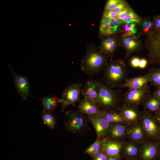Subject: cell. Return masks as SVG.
Here are the masks:
<instances>
[{
    "label": "cell",
    "mask_w": 160,
    "mask_h": 160,
    "mask_svg": "<svg viewBox=\"0 0 160 160\" xmlns=\"http://www.w3.org/2000/svg\"><path fill=\"white\" fill-rule=\"evenodd\" d=\"M109 57L100 52L95 45H89L81 60V69L87 76H92L103 70Z\"/></svg>",
    "instance_id": "1"
},
{
    "label": "cell",
    "mask_w": 160,
    "mask_h": 160,
    "mask_svg": "<svg viewBox=\"0 0 160 160\" xmlns=\"http://www.w3.org/2000/svg\"><path fill=\"white\" fill-rule=\"evenodd\" d=\"M103 71L102 81L106 86L111 88L119 87L128 78L129 72L126 64L121 59H111Z\"/></svg>",
    "instance_id": "2"
},
{
    "label": "cell",
    "mask_w": 160,
    "mask_h": 160,
    "mask_svg": "<svg viewBox=\"0 0 160 160\" xmlns=\"http://www.w3.org/2000/svg\"><path fill=\"white\" fill-rule=\"evenodd\" d=\"M97 104L100 110L103 111H118L122 103L121 88L114 89L111 88L100 80H97Z\"/></svg>",
    "instance_id": "3"
},
{
    "label": "cell",
    "mask_w": 160,
    "mask_h": 160,
    "mask_svg": "<svg viewBox=\"0 0 160 160\" xmlns=\"http://www.w3.org/2000/svg\"><path fill=\"white\" fill-rule=\"evenodd\" d=\"M87 117L78 111L68 110L65 113L64 124L66 129L73 133L84 136L90 130Z\"/></svg>",
    "instance_id": "4"
},
{
    "label": "cell",
    "mask_w": 160,
    "mask_h": 160,
    "mask_svg": "<svg viewBox=\"0 0 160 160\" xmlns=\"http://www.w3.org/2000/svg\"><path fill=\"white\" fill-rule=\"evenodd\" d=\"M139 122L146 133L147 140L160 142V124L155 115L143 109Z\"/></svg>",
    "instance_id": "5"
},
{
    "label": "cell",
    "mask_w": 160,
    "mask_h": 160,
    "mask_svg": "<svg viewBox=\"0 0 160 160\" xmlns=\"http://www.w3.org/2000/svg\"><path fill=\"white\" fill-rule=\"evenodd\" d=\"M145 42L149 62L160 65V30L150 31Z\"/></svg>",
    "instance_id": "6"
},
{
    "label": "cell",
    "mask_w": 160,
    "mask_h": 160,
    "mask_svg": "<svg viewBox=\"0 0 160 160\" xmlns=\"http://www.w3.org/2000/svg\"><path fill=\"white\" fill-rule=\"evenodd\" d=\"M151 94L150 87L137 89H129L122 95V103L138 107L143 100Z\"/></svg>",
    "instance_id": "7"
},
{
    "label": "cell",
    "mask_w": 160,
    "mask_h": 160,
    "mask_svg": "<svg viewBox=\"0 0 160 160\" xmlns=\"http://www.w3.org/2000/svg\"><path fill=\"white\" fill-rule=\"evenodd\" d=\"M82 86L81 83H73L63 90L60 102L62 112L68 105H73L76 102H79Z\"/></svg>",
    "instance_id": "8"
},
{
    "label": "cell",
    "mask_w": 160,
    "mask_h": 160,
    "mask_svg": "<svg viewBox=\"0 0 160 160\" xmlns=\"http://www.w3.org/2000/svg\"><path fill=\"white\" fill-rule=\"evenodd\" d=\"M130 125L119 123H110L105 137L111 140L123 141L127 138V132Z\"/></svg>",
    "instance_id": "9"
},
{
    "label": "cell",
    "mask_w": 160,
    "mask_h": 160,
    "mask_svg": "<svg viewBox=\"0 0 160 160\" xmlns=\"http://www.w3.org/2000/svg\"><path fill=\"white\" fill-rule=\"evenodd\" d=\"M160 142L147 140L140 145L139 159L140 160H155L158 159Z\"/></svg>",
    "instance_id": "10"
},
{
    "label": "cell",
    "mask_w": 160,
    "mask_h": 160,
    "mask_svg": "<svg viewBox=\"0 0 160 160\" xmlns=\"http://www.w3.org/2000/svg\"><path fill=\"white\" fill-rule=\"evenodd\" d=\"M92 123L96 132L97 137L105 136L110 123L107 120L101 111L98 113L87 117Z\"/></svg>",
    "instance_id": "11"
},
{
    "label": "cell",
    "mask_w": 160,
    "mask_h": 160,
    "mask_svg": "<svg viewBox=\"0 0 160 160\" xmlns=\"http://www.w3.org/2000/svg\"><path fill=\"white\" fill-rule=\"evenodd\" d=\"M13 77V83L17 91L23 100H25L30 95L31 90L27 76H20L16 73L11 69Z\"/></svg>",
    "instance_id": "12"
},
{
    "label": "cell",
    "mask_w": 160,
    "mask_h": 160,
    "mask_svg": "<svg viewBox=\"0 0 160 160\" xmlns=\"http://www.w3.org/2000/svg\"><path fill=\"white\" fill-rule=\"evenodd\" d=\"M118 111L129 125H131L139 122L141 111L138 110V107L122 103Z\"/></svg>",
    "instance_id": "13"
},
{
    "label": "cell",
    "mask_w": 160,
    "mask_h": 160,
    "mask_svg": "<svg viewBox=\"0 0 160 160\" xmlns=\"http://www.w3.org/2000/svg\"><path fill=\"white\" fill-rule=\"evenodd\" d=\"M140 148V144L128 140H125L122 146L120 156L124 159H139Z\"/></svg>",
    "instance_id": "14"
},
{
    "label": "cell",
    "mask_w": 160,
    "mask_h": 160,
    "mask_svg": "<svg viewBox=\"0 0 160 160\" xmlns=\"http://www.w3.org/2000/svg\"><path fill=\"white\" fill-rule=\"evenodd\" d=\"M104 37L101 39L98 50L102 54L112 59L118 46V39L116 36H109Z\"/></svg>",
    "instance_id": "15"
},
{
    "label": "cell",
    "mask_w": 160,
    "mask_h": 160,
    "mask_svg": "<svg viewBox=\"0 0 160 160\" xmlns=\"http://www.w3.org/2000/svg\"><path fill=\"white\" fill-rule=\"evenodd\" d=\"M127 138L140 145L148 140L146 133L139 122L130 126Z\"/></svg>",
    "instance_id": "16"
},
{
    "label": "cell",
    "mask_w": 160,
    "mask_h": 160,
    "mask_svg": "<svg viewBox=\"0 0 160 160\" xmlns=\"http://www.w3.org/2000/svg\"><path fill=\"white\" fill-rule=\"evenodd\" d=\"M150 81L149 75L145 74L143 76L129 78L124 83L120 85L119 87L121 88L128 87L129 89H137L142 88L148 85Z\"/></svg>",
    "instance_id": "17"
},
{
    "label": "cell",
    "mask_w": 160,
    "mask_h": 160,
    "mask_svg": "<svg viewBox=\"0 0 160 160\" xmlns=\"http://www.w3.org/2000/svg\"><path fill=\"white\" fill-rule=\"evenodd\" d=\"M81 94L84 97L91 100L97 104L98 97L97 80L93 79H89L81 89Z\"/></svg>",
    "instance_id": "18"
},
{
    "label": "cell",
    "mask_w": 160,
    "mask_h": 160,
    "mask_svg": "<svg viewBox=\"0 0 160 160\" xmlns=\"http://www.w3.org/2000/svg\"><path fill=\"white\" fill-rule=\"evenodd\" d=\"M79 103L77 107L78 111L87 116L95 114L101 111L96 103L87 98L80 100Z\"/></svg>",
    "instance_id": "19"
},
{
    "label": "cell",
    "mask_w": 160,
    "mask_h": 160,
    "mask_svg": "<svg viewBox=\"0 0 160 160\" xmlns=\"http://www.w3.org/2000/svg\"><path fill=\"white\" fill-rule=\"evenodd\" d=\"M104 151L109 156H120V152L124 141L109 139L105 137L103 140Z\"/></svg>",
    "instance_id": "20"
},
{
    "label": "cell",
    "mask_w": 160,
    "mask_h": 160,
    "mask_svg": "<svg viewBox=\"0 0 160 160\" xmlns=\"http://www.w3.org/2000/svg\"><path fill=\"white\" fill-rule=\"evenodd\" d=\"M122 37V41L126 51L125 58L126 59L132 53L140 50V43L137 36L132 35Z\"/></svg>",
    "instance_id": "21"
},
{
    "label": "cell",
    "mask_w": 160,
    "mask_h": 160,
    "mask_svg": "<svg viewBox=\"0 0 160 160\" xmlns=\"http://www.w3.org/2000/svg\"><path fill=\"white\" fill-rule=\"evenodd\" d=\"M142 105L144 110L152 113L160 110V99L153 93L147 97Z\"/></svg>",
    "instance_id": "22"
},
{
    "label": "cell",
    "mask_w": 160,
    "mask_h": 160,
    "mask_svg": "<svg viewBox=\"0 0 160 160\" xmlns=\"http://www.w3.org/2000/svg\"><path fill=\"white\" fill-rule=\"evenodd\" d=\"M39 99L41 102L43 109L51 112L53 111L60 104V98L54 94Z\"/></svg>",
    "instance_id": "23"
},
{
    "label": "cell",
    "mask_w": 160,
    "mask_h": 160,
    "mask_svg": "<svg viewBox=\"0 0 160 160\" xmlns=\"http://www.w3.org/2000/svg\"><path fill=\"white\" fill-rule=\"evenodd\" d=\"M104 139L97 138L95 141L84 150V153L89 155L92 158L102 151H104L103 141Z\"/></svg>",
    "instance_id": "24"
},
{
    "label": "cell",
    "mask_w": 160,
    "mask_h": 160,
    "mask_svg": "<svg viewBox=\"0 0 160 160\" xmlns=\"http://www.w3.org/2000/svg\"><path fill=\"white\" fill-rule=\"evenodd\" d=\"M102 111L105 117L110 123H122L128 125L118 111Z\"/></svg>",
    "instance_id": "25"
},
{
    "label": "cell",
    "mask_w": 160,
    "mask_h": 160,
    "mask_svg": "<svg viewBox=\"0 0 160 160\" xmlns=\"http://www.w3.org/2000/svg\"><path fill=\"white\" fill-rule=\"evenodd\" d=\"M145 74L149 76L150 83L151 86L156 87H160V68L151 67Z\"/></svg>",
    "instance_id": "26"
},
{
    "label": "cell",
    "mask_w": 160,
    "mask_h": 160,
    "mask_svg": "<svg viewBox=\"0 0 160 160\" xmlns=\"http://www.w3.org/2000/svg\"><path fill=\"white\" fill-rule=\"evenodd\" d=\"M41 119L44 123L51 129H53L56 125L55 116L50 111L43 109Z\"/></svg>",
    "instance_id": "27"
},
{
    "label": "cell",
    "mask_w": 160,
    "mask_h": 160,
    "mask_svg": "<svg viewBox=\"0 0 160 160\" xmlns=\"http://www.w3.org/2000/svg\"><path fill=\"white\" fill-rule=\"evenodd\" d=\"M140 21V18L133 11L130 9L122 22L124 23L129 22L139 23Z\"/></svg>",
    "instance_id": "28"
},
{
    "label": "cell",
    "mask_w": 160,
    "mask_h": 160,
    "mask_svg": "<svg viewBox=\"0 0 160 160\" xmlns=\"http://www.w3.org/2000/svg\"><path fill=\"white\" fill-rule=\"evenodd\" d=\"M125 33L123 36H129L133 35L137 32V28L135 23L129 22L125 23L124 27Z\"/></svg>",
    "instance_id": "29"
},
{
    "label": "cell",
    "mask_w": 160,
    "mask_h": 160,
    "mask_svg": "<svg viewBox=\"0 0 160 160\" xmlns=\"http://www.w3.org/2000/svg\"><path fill=\"white\" fill-rule=\"evenodd\" d=\"M111 23L106 24H100L99 28L100 35L101 36H110L113 33L111 29Z\"/></svg>",
    "instance_id": "30"
},
{
    "label": "cell",
    "mask_w": 160,
    "mask_h": 160,
    "mask_svg": "<svg viewBox=\"0 0 160 160\" xmlns=\"http://www.w3.org/2000/svg\"><path fill=\"white\" fill-rule=\"evenodd\" d=\"M121 1L119 0H109L106 2L104 12L113 10Z\"/></svg>",
    "instance_id": "31"
},
{
    "label": "cell",
    "mask_w": 160,
    "mask_h": 160,
    "mask_svg": "<svg viewBox=\"0 0 160 160\" xmlns=\"http://www.w3.org/2000/svg\"><path fill=\"white\" fill-rule=\"evenodd\" d=\"M153 26V22L149 20H144L142 24L143 31L145 33H149Z\"/></svg>",
    "instance_id": "32"
},
{
    "label": "cell",
    "mask_w": 160,
    "mask_h": 160,
    "mask_svg": "<svg viewBox=\"0 0 160 160\" xmlns=\"http://www.w3.org/2000/svg\"><path fill=\"white\" fill-rule=\"evenodd\" d=\"M123 23H124L117 19L112 20L111 23V29L113 34L117 32L119 28Z\"/></svg>",
    "instance_id": "33"
},
{
    "label": "cell",
    "mask_w": 160,
    "mask_h": 160,
    "mask_svg": "<svg viewBox=\"0 0 160 160\" xmlns=\"http://www.w3.org/2000/svg\"><path fill=\"white\" fill-rule=\"evenodd\" d=\"M127 7L126 2L124 1H121L113 10L117 15Z\"/></svg>",
    "instance_id": "34"
},
{
    "label": "cell",
    "mask_w": 160,
    "mask_h": 160,
    "mask_svg": "<svg viewBox=\"0 0 160 160\" xmlns=\"http://www.w3.org/2000/svg\"><path fill=\"white\" fill-rule=\"evenodd\" d=\"M108 157V154L103 151L92 159V160H107Z\"/></svg>",
    "instance_id": "35"
},
{
    "label": "cell",
    "mask_w": 160,
    "mask_h": 160,
    "mask_svg": "<svg viewBox=\"0 0 160 160\" xmlns=\"http://www.w3.org/2000/svg\"><path fill=\"white\" fill-rule=\"evenodd\" d=\"M130 9L129 8L127 7L117 15V19L122 21Z\"/></svg>",
    "instance_id": "36"
},
{
    "label": "cell",
    "mask_w": 160,
    "mask_h": 160,
    "mask_svg": "<svg viewBox=\"0 0 160 160\" xmlns=\"http://www.w3.org/2000/svg\"><path fill=\"white\" fill-rule=\"evenodd\" d=\"M103 15L109 17L112 20L117 19V15L113 10L104 12Z\"/></svg>",
    "instance_id": "37"
},
{
    "label": "cell",
    "mask_w": 160,
    "mask_h": 160,
    "mask_svg": "<svg viewBox=\"0 0 160 160\" xmlns=\"http://www.w3.org/2000/svg\"><path fill=\"white\" fill-rule=\"evenodd\" d=\"M140 59L138 57H133L130 60V63L131 66L134 68L139 67Z\"/></svg>",
    "instance_id": "38"
},
{
    "label": "cell",
    "mask_w": 160,
    "mask_h": 160,
    "mask_svg": "<svg viewBox=\"0 0 160 160\" xmlns=\"http://www.w3.org/2000/svg\"><path fill=\"white\" fill-rule=\"evenodd\" d=\"M153 23L155 27V30H160V16L155 17L154 19Z\"/></svg>",
    "instance_id": "39"
},
{
    "label": "cell",
    "mask_w": 160,
    "mask_h": 160,
    "mask_svg": "<svg viewBox=\"0 0 160 160\" xmlns=\"http://www.w3.org/2000/svg\"><path fill=\"white\" fill-rule=\"evenodd\" d=\"M148 63L147 60L145 58L140 59L139 67L140 68H145Z\"/></svg>",
    "instance_id": "40"
},
{
    "label": "cell",
    "mask_w": 160,
    "mask_h": 160,
    "mask_svg": "<svg viewBox=\"0 0 160 160\" xmlns=\"http://www.w3.org/2000/svg\"><path fill=\"white\" fill-rule=\"evenodd\" d=\"M112 20L109 17L103 15L100 24H106L112 23Z\"/></svg>",
    "instance_id": "41"
},
{
    "label": "cell",
    "mask_w": 160,
    "mask_h": 160,
    "mask_svg": "<svg viewBox=\"0 0 160 160\" xmlns=\"http://www.w3.org/2000/svg\"><path fill=\"white\" fill-rule=\"evenodd\" d=\"M107 160H123L120 156H109Z\"/></svg>",
    "instance_id": "42"
},
{
    "label": "cell",
    "mask_w": 160,
    "mask_h": 160,
    "mask_svg": "<svg viewBox=\"0 0 160 160\" xmlns=\"http://www.w3.org/2000/svg\"><path fill=\"white\" fill-rule=\"evenodd\" d=\"M153 94L160 99V87L157 88L153 92Z\"/></svg>",
    "instance_id": "43"
},
{
    "label": "cell",
    "mask_w": 160,
    "mask_h": 160,
    "mask_svg": "<svg viewBox=\"0 0 160 160\" xmlns=\"http://www.w3.org/2000/svg\"><path fill=\"white\" fill-rule=\"evenodd\" d=\"M154 115L157 119L160 121V110L156 113Z\"/></svg>",
    "instance_id": "44"
},
{
    "label": "cell",
    "mask_w": 160,
    "mask_h": 160,
    "mask_svg": "<svg viewBox=\"0 0 160 160\" xmlns=\"http://www.w3.org/2000/svg\"><path fill=\"white\" fill-rule=\"evenodd\" d=\"M158 159L160 160V143L159 148Z\"/></svg>",
    "instance_id": "45"
},
{
    "label": "cell",
    "mask_w": 160,
    "mask_h": 160,
    "mask_svg": "<svg viewBox=\"0 0 160 160\" xmlns=\"http://www.w3.org/2000/svg\"><path fill=\"white\" fill-rule=\"evenodd\" d=\"M123 160H140L139 159H123Z\"/></svg>",
    "instance_id": "46"
},
{
    "label": "cell",
    "mask_w": 160,
    "mask_h": 160,
    "mask_svg": "<svg viewBox=\"0 0 160 160\" xmlns=\"http://www.w3.org/2000/svg\"><path fill=\"white\" fill-rule=\"evenodd\" d=\"M159 121V124H160V121H159V120H158Z\"/></svg>",
    "instance_id": "47"
},
{
    "label": "cell",
    "mask_w": 160,
    "mask_h": 160,
    "mask_svg": "<svg viewBox=\"0 0 160 160\" xmlns=\"http://www.w3.org/2000/svg\"><path fill=\"white\" fill-rule=\"evenodd\" d=\"M159 160V159H156V160Z\"/></svg>",
    "instance_id": "48"
}]
</instances>
